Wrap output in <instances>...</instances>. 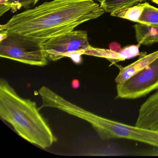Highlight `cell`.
Segmentation results:
<instances>
[{"instance_id":"cell-1","label":"cell","mask_w":158,"mask_h":158,"mask_svg":"<svg viewBox=\"0 0 158 158\" xmlns=\"http://www.w3.org/2000/svg\"><path fill=\"white\" fill-rule=\"evenodd\" d=\"M105 11L94 0H52L14 15L1 31L46 41L74 30Z\"/></svg>"},{"instance_id":"cell-12","label":"cell","mask_w":158,"mask_h":158,"mask_svg":"<svg viewBox=\"0 0 158 158\" xmlns=\"http://www.w3.org/2000/svg\"><path fill=\"white\" fill-rule=\"evenodd\" d=\"M137 23L148 25H158V9L145 2L144 9Z\"/></svg>"},{"instance_id":"cell-15","label":"cell","mask_w":158,"mask_h":158,"mask_svg":"<svg viewBox=\"0 0 158 158\" xmlns=\"http://www.w3.org/2000/svg\"><path fill=\"white\" fill-rule=\"evenodd\" d=\"M141 155H146V156H158V149H154L150 151L145 152L141 153Z\"/></svg>"},{"instance_id":"cell-16","label":"cell","mask_w":158,"mask_h":158,"mask_svg":"<svg viewBox=\"0 0 158 158\" xmlns=\"http://www.w3.org/2000/svg\"><path fill=\"white\" fill-rule=\"evenodd\" d=\"M151 1L152 2H154V3L158 4V0H151Z\"/></svg>"},{"instance_id":"cell-6","label":"cell","mask_w":158,"mask_h":158,"mask_svg":"<svg viewBox=\"0 0 158 158\" xmlns=\"http://www.w3.org/2000/svg\"><path fill=\"white\" fill-rule=\"evenodd\" d=\"M158 89V57L143 70L116 86L117 98L135 99Z\"/></svg>"},{"instance_id":"cell-9","label":"cell","mask_w":158,"mask_h":158,"mask_svg":"<svg viewBox=\"0 0 158 158\" xmlns=\"http://www.w3.org/2000/svg\"><path fill=\"white\" fill-rule=\"evenodd\" d=\"M137 41L140 45L158 43V25L138 23L134 26Z\"/></svg>"},{"instance_id":"cell-18","label":"cell","mask_w":158,"mask_h":158,"mask_svg":"<svg viewBox=\"0 0 158 158\" xmlns=\"http://www.w3.org/2000/svg\"><path fill=\"white\" fill-rule=\"evenodd\" d=\"M157 130H158V128H157Z\"/></svg>"},{"instance_id":"cell-4","label":"cell","mask_w":158,"mask_h":158,"mask_svg":"<svg viewBox=\"0 0 158 158\" xmlns=\"http://www.w3.org/2000/svg\"><path fill=\"white\" fill-rule=\"evenodd\" d=\"M49 61H57L74 54H88L92 48L85 30H73L47 40L42 43Z\"/></svg>"},{"instance_id":"cell-7","label":"cell","mask_w":158,"mask_h":158,"mask_svg":"<svg viewBox=\"0 0 158 158\" xmlns=\"http://www.w3.org/2000/svg\"><path fill=\"white\" fill-rule=\"evenodd\" d=\"M135 126L157 130L158 127V91L149 97L139 108Z\"/></svg>"},{"instance_id":"cell-2","label":"cell","mask_w":158,"mask_h":158,"mask_svg":"<svg viewBox=\"0 0 158 158\" xmlns=\"http://www.w3.org/2000/svg\"><path fill=\"white\" fill-rule=\"evenodd\" d=\"M36 103L21 98L3 78L0 80V116L19 136L31 144L48 148L57 141Z\"/></svg>"},{"instance_id":"cell-14","label":"cell","mask_w":158,"mask_h":158,"mask_svg":"<svg viewBox=\"0 0 158 158\" xmlns=\"http://www.w3.org/2000/svg\"><path fill=\"white\" fill-rule=\"evenodd\" d=\"M109 48L111 50L116 52H120L122 50V48L121 45L117 42H113L109 45Z\"/></svg>"},{"instance_id":"cell-3","label":"cell","mask_w":158,"mask_h":158,"mask_svg":"<svg viewBox=\"0 0 158 158\" xmlns=\"http://www.w3.org/2000/svg\"><path fill=\"white\" fill-rule=\"evenodd\" d=\"M0 56L35 66L47 65L48 60L42 47L44 40L1 31Z\"/></svg>"},{"instance_id":"cell-8","label":"cell","mask_w":158,"mask_h":158,"mask_svg":"<svg viewBox=\"0 0 158 158\" xmlns=\"http://www.w3.org/2000/svg\"><path fill=\"white\" fill-rule=\"evenodd\" d=\"M158 57V51L142 56L138 60L125 67H120V72L115 78L117 84L126 81L154 61Z\"/></svg>"},{"instance_id":"cell-10","label":"cell","mask_w":158,"mask_h":158,"mask_svg":"<svg viewBox=\"0 0 158 158\" xmlns=\"http://www.w3.org/2000/svg\"><path fill=\"white\" fill-rule=\"evenodd\" d=\"M144 5L145 3H141L120 9L112 12L111 15L137 23L143 11Z\"/></svg>"},{"instance_id":"cell-11","label":"cell","mask_w":158,"mask_h":158,"mask_svg":"<svg viewBox=\"0 0 158 158\" xmlns=\"http://www.w3.org/2000/svg\"><path fill=\"white\" fill-rule=\"evenodd\" d=\"M144 1L146 0H102L100 4L104 11L111 13L117 10L133 6L136 3Z\"/></svg>"},{"instance_id":"cell-5","label":"cell","mask_w":158,"mask_h":158,"mask_svg":"<svg viewBox=\"0 0 158 158\" xmlns=\"http://www.w3.org/2000/svg\"><path fill=\"white\" fill-rule=\"evenodd\" d=\"M94 130L102 140L125 139L158 148V130L132 126L99 116Z\"/></svg>"},{"instance_id":"cell-17","label":"cell","mask_w":158,"mask_h":158,"mask_svg":"<svg viewBox=\"0 0 158 158\" xmlns=\"http://www.w3.org/2000/svg\"><path fill=\"white\" fill-rule=\"evenodd\" d=\"M94 1H95L98 2H100H100H101L102 1V0H94Z\"/></svg>"},{"instance_id":"cell-13","label":"cell","mask_w":158,"mask_h":158,"mask_svg":"<svg viewBox=\"0 0 158 158\" xmlns=\"http://www.w3.org/2000/svg\"><path fill=\"white\" fill-rule=\"evenodd\" d=\"M39 1V0H7L6 2L10 10L15 12L22 8L26 10L31 9Z\"/></svg>"}]
</instances>
